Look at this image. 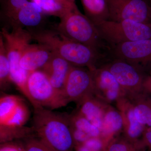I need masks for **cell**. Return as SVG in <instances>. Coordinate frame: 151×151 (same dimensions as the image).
I'll list each match as a JSON object with an SVG mask.
<instances>
[{
	"label": "cell",
	"mask_w": 151,
	"mask_h": 151,
	"mask_svg": "<svg viewBox=\"0 0 151 151\" xmlns=\"http://www.w3.org/2000/svg\"><path fill=\"white\" fill-rule=\"evenodd\" d=\"M1 151H17L16 150H14V149L12 148H5V147L4 148H3L1 150Z\"/></svg>",
	"instance_id": "cell-34"
},
{
	"label": "cell",
	"mask_w": 151,
	"mask_h": 151,
	"mask_svg": "<svg viewBox=\"0 0 151 151\" xmlns=\"http://www.w3.org/2000/svg\"><path fill=\"white\" fill-rule=\"evenodd\" d=\"M144 1H145L146 2H147L148 3V0H144Z\"/></svg>",
	"instance_id": "cell-37"
},
{
	"label": "cell",
	"mask_w": 151,
	"mask_h": 151,
	"mask_svg": "<svg viewBox=\"0 0 151 151\" xmlns=\"http://www.w3.org/2000/svg\"><path fill=\"white\" fill-rule=\"evenodd\" d=\"M60 19V22L55 28L65 37L99 52L106 47L95 26L81 13L77 6Z\"/></svg>",
	"instance_id": "cell-3"
},
{
	"label": "cell",
	"mask_w": 151,
	"mask_h": 151,
	"mask_svg": "<svg viewBox=\"0 0 151 151\" xmlns=\"http://www.w3.org/2000/svg\"><path fill=\"white\" fill-rule=\"evenodd\" d=\"M147 147L140 140L132 142L123 136L115 137L105 146L103 151H145Z\"/></svg>",
	"instance_id": "cell-20"
},
{
	"label": "cell",
	"mask_w": 151,
	"mask_h": 151,
	"mask_svg": "<svg viewBox=\"0 0 151 151\" xmlns=\"http://www.w3.org/2000/svg\"><path fill=\"white\" fill-rule=\"evenodd\" d=\"M32 132H34L32 128L1 125V142H5L14 139L23 137Z\"/></svg>",
	"instance_id": "cell-27"
},
{
	"label": "cell",
	"mask_w": 151,
	"mask_h": 151,
	"mask_svg": "<svg viewBox=\"0 0 151 151\" xmlns=\"http://www.w3.org/2000/svg\"><path fill=\"white\" fill-rule=\"evenodd\" d=\"M60 1L68 5L72 6L76 4V0H60Z\"/></svg>",
	"instance_id": "cell-33"
},
{
	"label": "cell",
	"mask_w": 151,
	"mask_h": 151,
	"mask_svg": "<svg viewBox=\"0 0 151 151\" xmlns=\"http://www.w3.org/2000/svg\"><path fill=\"white\" fill-rule=\"evenodd\" d=\"M144 91L151 94V73L146 76L143 84Z\"/></svg>",
	"instance_id": "cell-31"
},
{
	"label": "cell",
	"mask_w": 151,
	"mask_h": 151,
	"mask_svg": "<svg viewBox=\"0 0 151 151\" xmlns=\"http://www.w3.org/2000/svg\"><path fill=\"white\" fill-rule=\"evenodd\" d=\"M27 30L32 40L49 47L74 66L86 67L92 70L98 67V62L103 57L100 52L68 38L55 27Z\"/></svg>",
	"instance_id": "cell-1"
},
{
	"label": "cell",
	"mask_w": 151,
	"mask_h": 151,
	"mask_svg": "<svg viewBox=\"0 0 151 151\" xmlns=\"http://www.w3.org/2000/svg\"><path fill=\"white\" fill-rule=\"evenodd\" d=\"M28 2V0H0V17L4 26Z\"/></svg>",
	"instance_id": "cell-24"
},
{
	"label": "cell",
	"mask_w": 151,
	"mask_h": 151,
	"mask_svg": "<svg viewBox=\"0 0 151 151\" xmlns=\"http://www.w3.org/2000/svg\"><path fill=\"white\" fill-rule=\"evenodd\" d=\"M21 100V99L14 95H5L1 97L0 100V124H4L13 113Z\"/></svg>",
	"instance_id": "cell-25"
},
{
	"label": "cell",
	"mask_w": 151,
	"mask_h": 151,
	"mask_svg": "<svg viewBox=\"0 0 151 151\" xmlns=\"http://www.w3.org/2000/svg\"><path fill=\"white\" fill-rule=\"evenodd\" d=\"M12 82L10 65L4 39L0 34V86L1 90L8 88Z\"/></svg>",
	"instance_id": "cell-23"
},
{
	"label": "cell",
	"mask_w": 151,
	"mask_h": 151,
	"mask_svg": "<svg viewBox=\"0 0 151 151\" xmlns=\"http://www.w3.org/2000/svg\"><path fill=\"white\" fill-rule=\"evenodd\" d=\"M117 109L122 114L124 137L132 142L140 140L146 128L137 119L133 105L127 97H122L116 103Z\"/></svg>",
	"instance_id": "cell-14"
},
{
	"label": "cell",
	"mask_w": 151,
	"mask_h": 151,
	"mask_svg": "<svg viewBox=\"0 0 151 151\" xmlns=\"http://www.w3.org/2000/svg\"><path fill=\"white\" fill-rule=\"evenodd\" d=\"M103 65L116 78L126 93V97L144 92L143 84L147 74L143 68L116 58Z\"/></svg>",
	"instance_id": "cell-7"
},
{
	"label": "cell",
	"mask_w": 151,
	"mask_h": 151,
	"mask_svg": "<svg viewBox=\"0 0 151 151\" xmlns=\"http://www.w3.org/2000/svg\"><path fill=\"white\" fill-rule=\"evenodd\" d=\"M69 119L70 125L85 132L90 137L101 138L100 130L77 110L69 114Z\"/></svg>",
	"instance_id": "cell-22"
},
{
	"label": "cell",
	"mask_w": 151,
	"mask_h": 151,
	"mask_svg": "<svg viewBox=\"0 0 151 151\" xmlns=\"http://www.w3.org/2000/svg\"><path fill=\"white\" fill-rule=\"evenodd\" d=\"M45 15L39 6L29 1L3 27L7 29L19 28L29 29L45 27Z\"/></svg>",
	"instance_id": "cell-12"
},
{
	"label": "cell",
	"mask_w": 151,
	"mask_h": 151,
	"mask_svg": "<svg viewBox=\"0 0 151 151\" xmlns=\"http://www.w3.org/2000/svg\"><path fill=\"white\" fill-rule=\"evenodd\" d=\"M148 3L151 7V0H148Z\"/></svg>",
	"instance_id": "cell-35"
},
{
	"label": "cell",
	"mask_w": 151,
	"mask_h": 151,
	"mask_svg": "<svg viewBox=\"0 0 151 151\" xmlns=\"http://www.w3.org/2000/svg\"><path fill=\"white\" fill-rule=\"evenodd\" d=\"M110 50L114 58L144 68L151 64V39L123 42L112 47Z\"/></svg>",
	"instance_id": "cell-11"
},
{
	"label": "cell",
	"mask_w": 151,
	"mask_h": 151,
	"mask_svg": "<svg viewBox=\"0 0 151 151\" xmlns=\"http://www.w3.org/2000/svg\"><path fill=\"white\" fill-rule=\"evenodd\" d=\"M132 103L135 116L141 124L151 127V94L144 91L132 97H127Z\"/></svg>",
	"instance_id": "cell-18"
},
{
	"label": "cell",
	"mask_w": 151,
	"mask_h": 151,
	"mask_svg": "<svg viewBox=\"0 0 151 151\" xmlns=\"http://www.w3.org/2000/svg\"><path fill=\"white\" fill-rule=\"evenodd\" d=\"M53 52L51 49L43 44H28L22 52L20 65L29 72L41 70L48 62Z\"/></svg>",
	"instance_id": "cell-15"
},
{
	"label": "cell",
	"mask_w": 151,
	"mask_h": 151,
	"mask_svg": "<svg viewBox=\"0 0 151 151\" xmlns=\"http://www.w3.org/2000/svg\"><path fill=\"white\" fill-rule=\"evenodd\" d=\"M94 93V82L92 72L86 67L73 65L68 76L64 96L67 104L77 103Z\"/></svg>",
	"instance_id": "cell-9"
},
{
	"label": "cell",
	"mask_w": 151,
	"mask_h": 151,
	"mask_svg": "<svg viewBox=\"0 0 151 151\" xmlns=\"http://www.w3.org/2000/svg\"><path fill=\"white\" fill-rule=\"evenodd\" d=\"M0 34L4 39L10 65L12 82L30 101L27 83L30 72L22 68L20 60L25 46L32 40L31 35L27 29L21 28L12 29L10 31L2 27Z\"/></svg>",
	"instance_id": "cell-4"
},
{
	"label": "cell",
	"mask_w": 151,
	"mask_h": 151,
	"mask_svg": "<svg viewBox=\"0 0 151 151\" xmlns=\"http://www.w3.org/2000/svg\"><path fill=\"white\" fill-rule=\"evenodd\" d=\"M94 26L102 39L111 47L110 48L123 42L151 39V24L132 20H105Z\"/></svg>",
	"instance_id": "cell-5"
},
{
	"label": "cell",
	"mask_w": 151,
	"mask_h": 151,
	"mask_svg": "<svg viewBox=\"0 0 151 151\" xmlns=\"http://www.w3.org/2000/svg\"><path fill=\"white\" fill-rule=\"evenodd\" d=\"M72 66L66 60L53 52L48 62L41 69L47 76L57 93L66 105L64 96V87Z\"/></svg>",
	"instance_id": "cell-13"
},
{
	"label": "cell",
	"mask_w": 151,
	"mask_h": 151,
	"mask_svg": "<svg viewBox=\"0 0 151 151\" xmlns=\"http://www.w3.org/2000/svg\"><path fill=\"white\" fill-rule=\"evenodd\" d=\"M76 151H93L84 145V144L74 147Z\"/></svg>",
	"instance_id": "cell-32"
},
{
	"label": "cell",
	"mask_w": 151,
	"mask_h": 151,
	"mask_svg": "<svg viewBox=\"0 0 151 151\" xmlns=\"http://www.w3.org/2000/svg\"><path fill=\"white\" fill-rule=\"evenodd\" d=\"M27 87L34 109L54 110L66 105L52 86L47 76L41 70L30 73Z\"/></svg>",
	"instance_id": "cell-6"
},
{
	"label": "cell",
	"mask_w": 151,
	"mask_h": 151,
	"mask_svg": "<svg viewBox=\"0 0 151 151\" xmlns=\"http://www.w3.org/2000/svg\"><path fill=\"white\" fill-rule=\"evenodd\" d=\"M122 131H123L122 114L118 109L109 105L104 114L100 130L101 139L106 146Z\"/></svg>",
	"instance_id": "cell-17"
},
{
	"label": "cell",
	"mask_w": 151,
	"mask_h": 151,
	"mask_svg": "<svg viewBox=\"0 0 151 151\" xmlns=\"http://www.w3.org/2000/svg\"><path fill=\"white\" fill-rule=\"evenodd\" d=\"M29 115L28 108L22 100L4 124L1 125L10 127H23L27 122Z\"/></svg>",
	"instance_id": "cell-26"
},
{
	"label": "cell",
	"mask_w": 151,
	"mask_h": 151,
	"mask_svg": "<svg viewBox=\"0 0 151 151\" xmlns=\"http://www.w3.org/2000/svg\"><path fill=\"white\" fill-rule=\"evenodd\" d=\"M141 140L147 147L151 149V127H146L143 132Z\"/></svg>",
	"instance_id": "cell-30"
},
{
	"label": "cell",
	"mask_w": 151,
	"mask_h": 151,
	"mask_svg": "<svg viewBox=\"0 0 151 151\" xmlns=\"http://www.w3.org/2000/svg\"><path fill=\"white\" fill-rule=\"evenodd\" d=\"M76 104V110L100 131L105 111L110 104L100 100L94 94L86 96Z\"/></svg>",
	"instance_id": "cell-16"
},
{
	"label": "cell",
	"mask_w": 151,
	"mask_h": 151,
	"mask_svg": "<svg viewBox=\"0 0 151 151\" xmlns=\"http://www.w3.org/2000/svg\"><path fill=\"white\" fill-rule=\"evenodd\" d=\"M34 131L39 138L54 151H72L74 142L69 114L40 108L34 109Z\"/></svg>",
	"instance_id": "cell-2"
},
{
	"label": "cell",
	"mask_w": 151,
	"mask_h": 151,
	"mask_svg": "<svg viewBox=\"0 0 151 151\" xmlns=\"http://www.w3.org/2000/svg\"><path fill=\"white\" fill-rule=\"evenodd\" d=\"M145 151H151V149L148 148H147V150H146Z\"/></svg>",
	"instance_id": "cell-36"
},
{
	"label": "cell",
	"mask_w": 151,
	"mask_h": 151,
	"mask_svg": "<svg viewBox=\"0 0 151 151\" xmlns=\"http://www.w3.org/2000/svg\"><path fill=\"white\" fill-rule=\"evenodd\" d=\"M22 151H54L41 140L40 139L28 140Z\"/></svg>",
	"instance_id": "cell-28"
},
{
	"label": "cell",
	"mask_w": 151,
	"mask_h": 151,
	"mask_svg": "<svg viewBox=\"0 0 151 151\" xmlns=\"http://www.w3.org/2000/svg\"><path fill=\"white\" fill-rule=\"evenodd\" d=\"M42 9L44 14L60 18L66 12L76 5H68L60 0H32Z\"/></svg>",
	"instance_id": "cell-21"
},
{
	"label": "cell",
	"mask_w": 151,
	"mask_h": 151,
	"mask_svg": "<svg viewBox=\"0 0 151 151\" xmlns=\"http://www.w3.org/2000/svg\"><path fill=\"white\" fill-rule=\"evenodd\" d=\"M86 16L94 25L108 20L109 9L106 0H80Z\"/></svg>",
	"instance_id": "cell-19"
},
{
	"label": "cell",
	"mask_w": 151,
	"mask_h": 151,
	"mask_svg": "<svg viewBox=\"0 0 151 151\" xmlns=\"http://www.w3.org/2000/svg\"><path fill=\"white\" fill-rule=\"evenodd\" d=\"M70 129L74 142V147L84 144L85 142L91 138L85 132L78 129L70 124Z\"/></svg>",
	"instance_id": "cell-29"
},
{
	"label": "cell",
	"mask_w": 151,
	"mask_h": 151,
	"mask_svg": "<svg viewBox=\"0 0 151 151\" xmlns=\"http://www.w3.org/2000/svg\"><path fill=\"white\" fill-rule=\"evenodd\" d=\"M94 95L108 104L116 103L126 94L113 74L105 65L91 70Z\"/></svg>",
	"instance_id": "cell-10"
},
{
	"label": "cell",
	"mask_w": 151,
	"mask_h": 151,
	"mask_svg": "<svg viewBox=\"0 0 151 151\" xmlns=\"http://www.w3.org/2000/svg\"><path fill=\"white\" fill-rule=\"evenodd\" d=\"M109 9L108 20H132L151 24V7L144 0H106Z\"/></svg>",
	"instance_id": "cell-8"
}]
</instances>
